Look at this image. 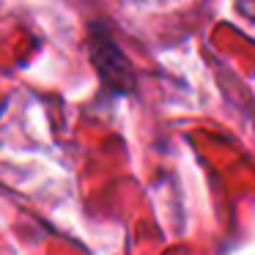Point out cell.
Segmentation results:
<instances>
[{"label": "cell", "instance_id": "obj_1", "mask_svg": "<svg viewBox=\"0 0 255 255\" xmlns=\"http://www.w3.org/2000/svg\"><path fill=\"white\" fill-rule=\"evenodd\" d=\"M88 52H91V63H94V69L99 74L107 94H113V96L132 94L134 85H137V77H134V69L129 63V58L124 55L118 41L113 39L107 22H91Z\"/></svg>", "mask_w": 255, "mask_h": 255}]
</instances>
